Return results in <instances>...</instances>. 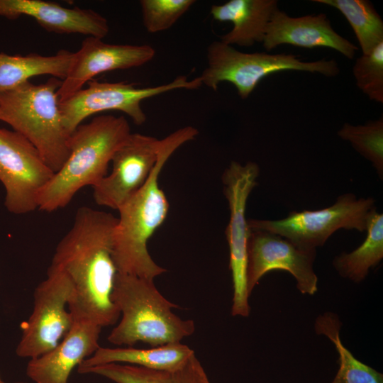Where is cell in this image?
Masks as SVG:
<instances>
[{
    "label": "cell",
    "instance_id": "6da1fadb",
    "mask_svg": "<svg viewBox=\"0 0 383 383\" xmlns=\"http://www.w3.org/2000/svg\"><path fill=\"white\" fill-rule=\"evenodd\" d=\"M117 221L109 212L79 207L49 267L64 272L72 284L68 309L73 318L101 328L116 323L121 316L112 299L118 273L113 257Z\"/></svg>",
    "mask_w": 383,
    "mask_h": 383
},
{
    "label": "cell",
    "instance_id": "7a4b0ae2",
    "mask_svg": "<svg viewBox=\"0 0 383 383\" xmlns=\"http://www.w3.org/2000/svg\"><path fill=\"white\" fill-rule=\"evenodd\" d=\"M197 134L196 128L187 126L162 139L158 160L149 178L118 209L113 244V257L118 273L154 280L166 272L152 260L148 250V240L165 221L170 208L159 186V177L172 153Z\"/></svg>",
    "mask_w": 383,
    "mask_h": 383
},
{
    "label": "cell",
    "instance_id": "3957f363",
    "mask_svg": "<svg viewBox=\"0 0 383 383\" xmlns=\"http://www.w3.org/2000/svg\"><path fill=\"white\" fill-rule=\"evenodd\" d=\"M131 133L124 116L101 115L79 125L70 135L68 158L39 194L38 209L52 212L62 209L82 188L99 183Z\"/></svg>",
    "mask_w": 383,
    "mask_h": 383
},
{
    "label": "cell",
    "instance_id": "277c9868",
    "mask_svg": "<svg viewBox=\"0 0 383 383\" xmlns=\"http://www.w3.org/2000/svg\"><path fill=\"white\" fill-rule=\"evenodd\" d=\"M112 299L121 314L109 333V343L132 346L138 342L152 347L180 343L192 335V320H183L172 309L179 306L164 297L152 279L117 273Z\"/></svg>",
    "mask_w": 383,
    "mask_h": 383
},
{
    "label": "cell",
    "instance_id": "5b68a950",
    "mask_svg": "<svg viewBox=\"0 0 383 383\" xmlns=\"http://www.w3.org/2000/svg\"><path fill=\"white\" fill-rule=\"evenodd\" d=\"M62 81L55 77L40 84L28 81L0 92V121L29 140L54 173L70 155V134L63 125L57 95Z\"/></svg>",
    "mask_w": 383,
    "mask_h": 383
},
{
    "label": "cell",
    "instance_id": "8992f818",
    "mask_svg": "<svg viewBox=\"0 0 383 383\" xmlns=\"http://www.w3.org/2000/svg\"><path fill=\"white\" fill-rule=\"evenodd\" d=\"M296 70L333 77L340 73L335 60H301L294 54L243 52L220 40L206 49V67L199 76L202 85L216 90L223 82L233 84L241 99H247L258 83L270 74Z\"/></svg>",
    "mask_w": 383,
    "mask_h": 383
},
{
    "label": "cell",
    "instance_id": "52a82bcc",
    "mask_svg": "<svg viewBox=\"0 0 383 383\" xmlns=\"http://www.w3.org/2000/svg\"><path fill=\"white\" fill-rule=\"evenodd\" d=\"M201 86L199 76L192 80L187 76H178L169 83L149 87H138L134 83L124 82L91 79L85 88L59 101V108L63 125L69 134L87 117L106 111L123 112L135 124L140 126L147 120L141 107L143 100L174 89H197Z\"/></svg>",
    "mask_w": 383,
    "mask_h": 383
},
{
    "label": "cell",
    "instance_id": "ba28073f",
    "mask_svg": "<svg viewBox=\"0 0 383 383\" xmlns=\"http://www.w3.org/2000/svg\"><path fill=\"white\" fill-rule=\"evenodd\" d=\"M375 207L372 197L357 199L347 193L331 206L315 211H292L279 220L247 219L250 229L278 235L299 248L316 250L340 228L366 231L367 218Z\"/></svg>",
    "mask_w": 383,
    "mask_h": 383
},
{
    "label": "cell",
    "instance_id": "9c48e42d",
    "mask_svg": "<svg viewBox=\"0 0 383 383\" xmlns=\"http://www.w3.org/2000/svg\"><path fill=\"white\" fill-rule=\"evenodd\" d=\"M72 295L73 286L68 277L48 267L47 277L34 291L33 312L22 326L23 333L16 348L18 357H39L64 338L74 322L67 309Z\"/></svg>",
    "mask_w": 383,
    "mask_h": 383
},
{
    "label": "cell",
    "instance_id": "30bf717a",
    "mask_svg": "<svg viewBox=\"0 0 383 383\" xmlns=\"http://www.w3.org/2000/svg\"><path fill=\"white\" fill-rule=\"evenodd\" d=\"M259 174L260 167L255 162H248L242 165L232 161L222 175L223 193L230 209V220L225 233L230 250L229 267L233 288V316L248 317L250 313L246 282L247 247L250 230L245 218V209L248 196L257 185Z\"/></svg>",
    "mask_w": 383,
    "mask_h": 383
},
{
    "label": "cell",
    "instance_id": "8fae6325",
    "mask_svg": "<svg viewBox=\"0 0 383 383\" xmlns=\"http://www.w3.org/2000/svg\"><path fill=\"white\" fill-rule=\"evenodd\" d=\"M54 174L24 136L0 128V182L9 212L26 214L38 209L39 194Z\"/></svg>",
    "mask_w": 383,
    "mask_h": 383
},
{
    "label": "cell",
    "instance_id": "7c38bea8",
    "mask_svg": "<svg viewBox=\"0 0 383 383\" xmlns=\"http://www.w3.org/2000/svg\"><path fill=\"white\" fill-rule=\"evenodd\" d=\"M162 140L131 133L112 157V170L92 187L95 203L118 209L146 182L158 160Z\"/></svg>",
    "mask_w": 383,
    "mask_h": 383
},
{
    "label": "cell",
    "instance_id": "4fadbf2b",
    "mask_svg": "<svg viewBox=\"0 0 383 383\" xmlns=\"http://www.w3.org/2000/svg\"><path fill=\"white\" fill-rule=\"evenodd\" d=\"M250 230L246 271L249 296L264 274L277 270L289 272L301 294L313 295L317 292L318 277L313 270L316 250L299 248L268 231Z\"/></svg>",
    "mask_w": 383,
    "mask_h": 383
},
{
    "label": "cell",
    "instance_id": "5bb4252c",
    "mask_svg": "<svg viewBox=\"0 0 383 383\" xmlns=\"http://www.w3.org/2000/svg\"><path fill=\"white\" fill-rule=\"evenodd\" d=\"M155 55V49L149 45L111 44L88 36L74 52L68 73L57 90L59 101L83 88L99 74L140 67Z\"/></svg>",
    "mask_w": 383,
    "mask_h": 383
},
{
    "label": "cell",
    "instance_id": "9a60e30c",
    "mask_svg": "<svg viewBox=\"0 0 383 383\" xmlns=\"http://www.w3.org/2000/svg\"><path fill=\"white\" fill-rule=\"evenodd\" d=\"M268 52L288 44L304 48L325 47L333 49L351 60L357 47L339 35L325 13L292 17L277 9L267 25L262 41Z\"/></svg>",
    "mask_w": 383,
    "mask_h": 383
},
{
    "label": "cell",
    "instance_id": "2e32d148",
    "mask_svg": "<svg viewBox=\"0 0 383 383\" xmlns=\"http://www.w3.org/2000/svg\"><path fill=\"white\" fill-rule=\"evenodd\" d=\"M101 328L90 321L74 319L68 333L55 348L30 359L26 375L35 383H68L72 370L100 347Z\"/></svg>",
    "mask_w": 383,
    "mask_h": 383
},
{
    "label": "cell",
    "instance_id": "e0dca14e",
    "mask_svg": "<svg viewBox=\"0 0 383 383\" xmlns=\"http://www.w3.org/2000/svg\"><path fill=\"white\" fill-rule=\"evenodd\" d=\"M0 16L12 20L28 16L47 31L58 34L79 33L102 39L109 32L106 18L92 9L42 0H0Z\"/></svg>",
    "mask_w": 383,
    "mask_h": 383
},
{
    "label": "cell",
    "instance_id": "ac0fdd59",
    "mask_svg": "<svg viewBox=\"0 0 383 383\" xmlns=\"http://www.w3.org/2000/svg\"><path fill=\"white\" fill-rule=\"evenodd\" d=\"M277 9V0H230L213 5L210 13L213 20L233 24L220 41L232 46L250 47L262 43L267 25Z\"/></svg>",
    "mask_w": 383,
    "mask_h": 383
},
{
    "label": "cell",
    "instance_id": "d6986e66",
    "mask_svg": "<svg viewBox=\"0 0 383 383\" xmlns=\"http://www.w3.org/2000/svg\"><path fill=\"white\" fill-rule=\"evenodd\" d=\"M194 351L181 343H169L150 348L131 346L99 347L78 366V372L109 363H126L158 371H174L181 368L194 355Z\"/></svg>",
    "mask_w": 383,
    "mask_h": 383
},
{
    "label": "cell",
    "instance_id": "ffe728a7",
    "mask_svg": "<svg viewBox=\"0 0 383 383\" xmlns=\"http://www.w3.org/2000/svg\"><path fill=\"white\" fill-rule=\"evenodd\" d=\"M74 52L62 49L53 55H26L0 52V92L16 87L38 75L48 74L61 80L66 77Z\"/></svg>",
    "mask_w": 383,
    "mask_h": 383
},
{
    "label": "cell",
    "instance_id": "44dd1931",
    "mask_svg": "<svg viewBox=\"0 0 383 383\" xmlns=\"http://www.w3.org/2000/svg\"><path fill=\"white\" fill-rule=\"evenodd\" d=\"M89 372L115 383H211L195 354L181 368L174 371H158L131 365L109 363L93 367Z\"/></svg>",
    "mask_w": 383,
    "mask_h": 383
},
{
    "label": "cell",
    "instance_id": "7402d4cb",
    "mask_svg": "<svg viewBox=\"0 0 383 383\" xmlns=\"http://www.w3.org/2000/svg\"><path fill=\"white\" fill-rule=\"evenodd\" d=\"M367 236L355 250L341 253L333 261L340 276L355 283L362 282L371 268L383 258V214L373 208L367 218Z\"/></svg>",
    "mask_w": 383,
    "mask_h": 383
},
{
    "label": "cell",
    "instance_id": "603a6c76",
    "mask_svg": "<svg viewBox=\"0 0 383 383\" xmlns=\"http://www.w3.org/2000/svg\"><path fill=\"white\" fill-rule=\"evenodd\" d=\"M341 325L338 316L331 311L319 315L314 323L316 334L328 338L338 353L339 368L331 383H383L382 373L358 360L343 344Z\"/></svg>",
    "mask_w": 383,
    "mask_h": 383
},
{
    "label": "cell",
    "instance_id": "cb8c5ba5",
    "mask_svg": "<svg viewBox=\"0 0 383 383\" xmlns=\"http://www.w3.org/2000/svg\"><path fill=\"white\" fill-rule=\"evenodd\" d=\"M338 10L353 28L362 54L383 42V21L368 0H312Z\"/></svg>",
    "mask_w": 383,
    "mask_h": 383
},
{
    "label": "cell",
    "instance_id": "d4e9b609",
    "mask_svg": "<svg viewBox=\"0 0 383 383\" xmlns=\"http://www.w3.org/2000/svg\"><path fill=\"white\" fill-rule=\"evenodd\" d=\"M338 136L348 141L353 148L369 160L380 179L383 178V118L368 121L364 125L345 123Z\"/></svg>",
    "mask_w": 383,
    "mask_h": 383
},
{
    "label": "cell",
    "instance_id": "484cf974",
    "mask_svg": "<svg viewBox=\"0 0 383 383\" xmlns=\"http://www.w3.org/2000/svg\"><path fill=\"white\" fill-rule=\"evenodd\" d=\"M353 74L363 94L372 101L383 103V42L370 53L357 58Z\"/></svg>",
    "mask_w": 383,
    "mask_h": 383
},
{
    "label": "cell",
    "instance_id": "4316f807",
    "mask_svg": "<svg viewBox=\"0 0 383 383\" xmlns=\"http://www.w3.org/2000/svg\"><path fill=\"white\" fill-rule=\"evenodd\" d=\"M195 2L194 0H141L143 26L150 33L166 30Z\"/></svg>",
    "mask_w": 383,
    "mask_h": 383
},
{
    "label": "cell",
    "instance_id": "83f0119b",
    "mask_svg": "<svg viewBox=\"0 0 383 383\" xmlns=\"http://www.w3.org/2000/svg\"><path fill=\"white\" fill-rule=\"evenodd\" d=\"M0 383H6L4 379H2L1 374H0Z\"/></svg>",
    "mask_w": 383,
    "mask_h": 383
},
{
    "label": "cell",
    "instance_id": "f1b7e54d",
    "mask_svg": "<svg viewBox=\"0 0 383 383\" xmlns=\"http://www.w3.org/2000/svg\"><path fill=\"white\" fill-rule=\"evenodd\" d=\"M15 383H28V382H15Z\"/></svg>",
    "mask_w": 383,
    "mask_h": 383
}]
</instances>
